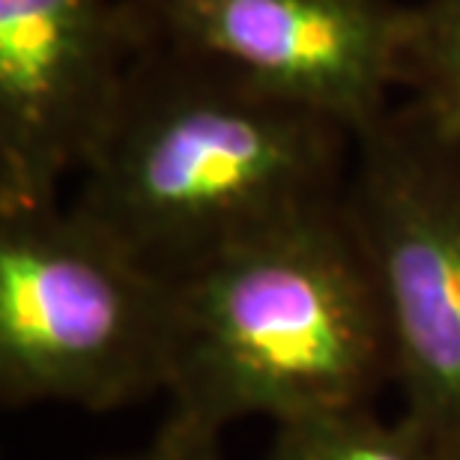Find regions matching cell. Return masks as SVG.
<instances>
[{
  "label": "cell",
  "mask_w": 460,
  "mask_h": 460,
  "mask_svg": "<svg viewBox=\"0 0 460 460\" xmlns=\"http://www.w3.org/2000/svg\"><path fill=\"white\" fill-rule=\"evenodd\" d=\"M171 419L213 437L374 407L394 385L380 284L344 198L218 254L173 281Z\"/></svg>",
  "instance_id": "cell-2"
},
{
  "label": "cell",
  "mask_w": 460,
  "mask_h": 460,
  "mask_svg": "<svg viewBox=\"0 0 460 460\" xmlns=\"http://www.w3.org/2000/svg\"><path fill=\"white\" fill-rule=\"evenodd\" d=\"M356 135L299 99L144 45L72 209L164 281L344 198Z\"/></svg>",
  "instance_id": "cell-1"
},
{
  "label": "cell",
  "mask_w": 460,
  "mask_h": 460,
  "mask_svg": "<svg viewBox=\"0 0 460 460\" xmlns=\"http://www.w3.org/2000/svg\"><path fill=\"white\" fill-rule=\"evenodd\" d=\"M177 296L72 207L0 209V401L111 412L168 392Z\"/></svg>",
  "instance_id": "cell-3"
},
{
  "label": "cell",
  "mask_w": 460,
  "mask_h": 460,
  "mask_svg": "<svg viewBox=\"0 0 460 460\" xmlns=\"http://www.w3.org/2000/svg\"><path fill=\"white\" fill-rule=\"evenodd\" d=\"M398 87L460 126V0L410 6Z\"/></svg>",
  "instance_id": "cell-8"
},
{
  "label": "cell",
  "mask_w": 460,
  "mask_h": 460,
  "mask_svg": "<svg viewBox=\"0 0 460 460\" xmlns=\"http://www.w3.org/2000/svg\"><path fill=\"white\" fill-rule=\"evenodd\" d=\"M117 460H225V457H222V437H213L180 419L164 416L150 443Z\"/></svg>",
  "instance_id": "cell-9"
},
{
  "label": "cell",
  "mask_w": 460,
  "mask_h": 460,
  "mask_svg": "<svg viewBox=\"0 0 460 460\" xmlns=\"http://www.w3.org/2000/svg\"><path fill=\"white\" fill-rule=\"evenodd\" d=\"M144 45H168L362 132L398 87L410 6L392 0H126Z\"/></svg>",
  "instance_id": "cell-6"
},
{
  "label": "cell",
  "mask_w": 460,
  "mask_h": 460,
  "mask_svg": "<svg viewBox=\"0 0 460 460\" xmlns=\"http://www.w3.org/2000/svg\"><path fill=\"white\" fill-rule=\"evenodd\" d=\"M141 49L126 0H0V209L58 204Z\"/></svg>",
  "instance_id": "cell-5"
},
{
  "label": "cell",
  "mask_w": 460,
  "mask_h": 460,
  "mask_svg": "<svg viewBox=\"0 0 460 460\" xmlns=\"http://www.w3.org/2000/svg\"><path fill=\"white\" fill-rule=\"evenodd\" d=\"M344 213L380 284L403 416L460 460V126L407 99L356 132Z\"/></svg>",
  "instance_id": "cell-4"
},
{
  "label": "cell",
  "mask_w": 460,
  "mask_h": 460,
  "mask_svg": "<svg viewBox=\"0 0 460 460\" xmlns=\"http://www.w3.org/2000/svg\"><path fill=\"white\" fill-rule=\"evenodd\" d=\"M263 460H457L401 412L383 421L374 407L314 412L275 425Z\"/></svg>",
  "instance_id": "cell-7"
}]
</instances>
